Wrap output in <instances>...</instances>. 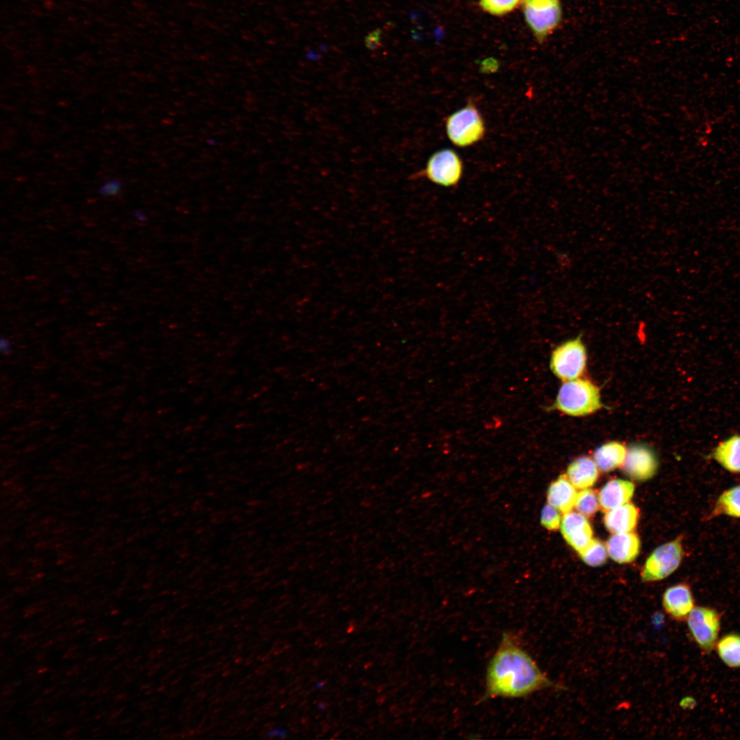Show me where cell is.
Listing matches in <instances>:
<instances>
[{
    "label": "cell",
    "mask_w": 740,
    "mask_h": 740,
    "mask_svg": "<svg viewBox=\"0 0 740 740\" xmlns=\"http://www.w3.org/2000/svg\"><path fill=\"white\" fill-rule=\"evenodd\" d=\"M555 687L515 635L504 632L486 667L483 698H522Z\"/></svg>",
    "instance_id": "1"
},
{
    "label": "cell",
    "mask_w": 740,
    "mask_h": 740,
    "mask_svg": "<svg viewBox=\"0 0 740 740\" xmlns=\"http://www.w3.org/2000/svg\"><path fill=\"white\" fill-rule=\"evenodd\" d=\"M602 406L598 388L588 380L577 378L563 383L552 408L578 417L593 413Z\"/></svg>",
    "instance_id": "2"
},
{
    "label": "cell",
    "mask_w": 740,
    "mask_h": 740,
    "mask_svg": "<svg viewBox=\"0 0 740 740\" xmlns=\"http://www.w3.org/2000/svg\"><path fill=\"white\" fill-rule=\"evenodd\" d=\"M445 127L449 139L458 147H467L478 142L485 132L482 117L471 103L449 116Z\"/></svg>",
    "instance_id": "3"
},
{
    "label": "cell",
    "mask_w": 740,
    "mask_h": 740,
    "mask_svg": "<svg viewBox=\"0 0 740 740\" xmlns=\"http://www.w3.org/2000/svg\"><path fill=\"white\" fill-rule=\"evenodd\" d=\"M686 622L691 640L703 654L715 650L721 630V615L717 609L696 606Z\"/></svg>",
    "instance_id": "4"
},
{
    "label": "cell",
    "mask_w": 740,
    "mask_h": 740,
    "mask_svg": "<svg viewBox=\"0 0 740 740\" xmlns=\"http://www.w3.org/2000/svg\"><path fill=\"white\" fill-rule=\"evenodd\" d=\"M683 536L656 547L648 558L641 571L643 582L659 581L672 574L680 565L684 556Z\"/></svg>",
    "instance_id": "5"
},
{
    "label": "cell",
    "mask_w": 740,
    "mask_h": 740,
    "mask_svg": "<svg viewBox=\"0 0 740 740\" xmlns=\"http://www.w3.org/2000/svg\"><path fill=\"white\" fill-rule=\"evenodd\" d=\"M586 362V349L580 335L553 351L550 368L556 376L565 382L579 378L585 369Z\"/></svg>",
    "instance_id": "6"
},
{
    "label": "cell",
    "mask_w": 740,
    "mask_h": 740,
    "mask_svg": "<svg viewBox=\"0 0 740 740\" xmlns=\"http://www.w3.org/2000/svg\"><path fill=\"white\" fill-rule=\"evenodd\" d=\"M523 12L527 23L540 40L557 27L562 16L558 0H524Z\"/></svg>",
    "instance_id": "7"
},
{
    "label": "cell",
    "mask_w": 740,
    "mask_h": 740,
    "mask_svg": "<svg viewBox=\"0 0 740 740\" xmlns=\"http://www.w3.org/2000/svg\"><path fill=\"white\" fill-rule=\"evenodd\" d=\"M462 173V161L458 155L449 149H443L432 154L424 170L428 180L443 186L456 185Z\"/></svg>",
    "instance_id": "8"
},
{
    "label": "cell",
    "mask_w": 740,
    "mask_h": 740,
    "mask_svg": "<svg viewBox=\"0 0 740 740\" xmlns=\"http://www.w3.org/2000/svg\"><path fill=\"white\" fill-rule=\"evenodd\" d=\"M658 459L652 449L643 444L632 445L627 449L622 465L623 471L636 480H646L656 473Z\"/></svg>",
    "instance_id": "9"
},
{
    "label": "cell",
    "mask_w": 740,
    "mask_h": 740,
    "mask_svg": "<svg viewBox=\"0 0 740 740\" xmlns=\"http://www.w3.org/2000/svg\"><path fill=\"white\" fill-rule=\"evenodd\" d=\"M666 614L673 620L686 621L695 606L693 591L687 582H679L668 587L662 599Z\"/></svg>",
    "instance_id": "10"
},
{
    "label": "cell",
    "mask_w": 740,
    "mask_h": 740,
    "mask_svg": "<svg viewBox=\"0 0 740 740\" xmlns=\"http://www.w3.org/2000/svg\"><path fill=\"white\" fill-rule=\"evenodd\" d=\"M561 533L575 550L581 552L593 539V530L585 516L570 511L564 514L560 523Z\"/></svg>",
    "instance_id": "11"
},
{
    "label": "cell",
    "mask_w": 740,
    "mask_h": 740,
    "mask_svg": "<svg viewBox=\"0 0 740 740\" xmlns=\"http://www.w3.org/2000/svg\"><path fill=\"white\" fill-rule=\"evenodd\" d=\"M726 471L740 474V434H734L719 442L706 456Z\"/></svg>",
    "instance_id": "12"
},
{
    "label": "cell",
    "mask_w": 740,
    "mask_h": 740,
    "mask_svg": "<svg viewBox=\"0 0 740 740\" xmlns=\"http://www.w3.org/2000/svg\"><path fill=\"white\" fill-rule=\"evenodd\" d=\"M606 547L610 557L619 563L634 560L639 553L641 543L632 532L614 533L608 539Z\"/></svg>",
    "instance_id": "13"
},
{
    "label": "cell",
    "mask_w": 740,
    "mask_h": 740,
    "mask_svg": "<svg viewBox=\"0 0 740 740\" xmlns=\"http://www.w3.org/2000/svg\"><path fill=\"white\" fill-rule=\"evenodd\" d=\"M634 491V484L628 480L615 479L608 481L599 493L601 509L606 512L628 503Z\"/></svg>",
    "instance_id": "14"
},
{
    "label": "cell",
    "mask_w": 740,
    "mask_h": 740,
    "mask_svg": "<svg viewBox=\"0 0 740 740\" xmlns=\"http://www.w3.org/2000/svg\"><path fill=\"white\" fill-rule=\"evenodd\" d=\"M639 517V509L632 503H626L606 512L604 523L613 533L632 532Z\"/></svg>",
    "instance_id": "15"
},
{
    "label": "cell",
    "mask_w": 740,
    "mask_h": 740,
    "mask_svg": "<svg viewBox=\"0 0 740 740\" xmlns=\"http://www.w3.org/2000/svg\"><path fill=\"white\" fill-rule=\"evenodd\" d=\"M577 494L567 475L562 474L550 485L547 498L548 504L565 514L575 506Z\"/></svg>",
    "instance_id": "16"
},
{
    "label": "cell",
    "mask_w": 740,
    "mask_h": 740,
    "mask_svg": "<svg viewBox=\"0 0 740 740\" xmlns=\"http://www.w3.org/2000/svg\"><path fill=\"white\" fill-rule=\"evenodd\" d=\"M722 516L740 519V484L723 491L703 520L708 521Z\"/></svg>",
    "instance_id": "17"
},
{
    "label": "cell",
    "mask_w": 740,
    "mask_h": 740,
    "mask_svg": "<svg viewBox=\"0 0 740 740\" xmlns=\"http://www.w3.org/2000/svg\"><path fill=\"white\" fill-rule=\"evenodd\" d=\"M567 476L574 487L585 489L593 486L598 478V468L587 456L574 460L568 467Z\"/></svg>",
    "instance_id": "18"
},
{
    "label": "cell",
    "mask_w": 740,
    "mask_h": 740,
    "mask_svg": "<svg viewBox=\"0 0 740 740\" xmlns=\"http://www.w3.org/2000/svg\"><path fill=\"white\" fill-rule=\"evenodd\" d=\"M626 452L627 449L622 443L612 441L598 447L593 454V460L600 471L608 472L622 466Z\"/></svg>",
    "instance_id": "19"
},
{
    "label": "cell",
    "mask_w": 740,
    "mask_h": 740,
    "mask_svg": "<svg viewBox=\"0 0 740 740\" xmlns=\"http://www.w3.org/2000/svg\"><path fill=\"white\" fill-rule=\"evenodd\" d=\"M715 650L720 660L730 668H740V634L730 632L719 638Z\"/></svg>",
    "instance_id": "20"
},
{
    "label": "cell",
    "mask_w": 740,
    "mask_h": 740,
    "mask_svg": "<svg viewBox=\"0 0 740 740\" xmlns=\"http://www.w3.org/2000/svg\"><path fill=\"white\" fill-rule=\"evenodd\" d=\"M606 545L599 539H593L588 545L579 552L582 560L587 565L597 567L603 565L607 559Z\"/></svg>",
    "instance_id": "21"
},
{
    "label": "cell",
    "mask_w": 740,
    "mask_h": 740,
    "mask_svg": "<svg viewBox=\"0 0 740 740\" xmlns=\"http://www.w3.org/2000/svg\"><path fill=\"white\" fill-rule=\"evenodd\" d=\"M599 498L596 493L590 489H585L577 494L575 506L578 513L585 517L593 515L599 508Z\"/></svg>",
    "instance_id": "22"
},
{
    "label": "cell",
    "mask_w": 740,
    "mask_h": 740,
    "mask_svg": "<svg viewBox=\"0 0 740 740\" xmlns=\"http://www.w3.org/2000/svg\"><path fill=\"white\" fill-rule=\"evenodd\" d=\"M521 0H480L482 9L493 15L505 14L514 10Z\"/></svg>",
    "instance_id": "23"
},
{
    "label": "cell",
    "mask_w": 740,
    "mask_h": 740,
    "mask_svg": "<svg viewBox=\"0 0 740 740\" xmlns=\"http://www.w3.org/2000/svg\"><path fill=\"white\" fill-rule=\"evenodd\" d=\"M541 523L549 530H558L561 523L559 511L550 504L545 505L541 511Z\"/></svg>",
    "instance_id": "24"
},
{
    "label": "cell",
    "mask_w": 740,
    "mask_h": 740,
    "mask_svg": "<svg viewBox=\"0 0 740 740\" xmlns=\"http://www.w3.org/2000/svg\"><path fill=\"white\" fill-rule=\"evenodd\" d=\"M122 188V182L116 178H112L100 186L99 193L103 197H115L121 193Z\"/></svg>",
    "instance_id": "25"
},
{
    "label": "cell",
    "mask_w": 740,
    "mask_h": 740,
    "mask_svg": "<svg viewBox=\"0 0 740 740\" xmlns=\"http://www.w3.org/2000/svg\"><path fill=\"white\" fill-rule=\"evenodd\" d=\"M382 32L380 29H376L370 32L365 38V43L369 50L377 49L381 43Z\"/></svg>",
    "instance_id": "26"
},
{
    "label": "cell",
    "mask_w": 740,
    "mask_h": 740,
    "mask_svg": "<svg viewBox=\"0 0 740 740\" xmlns=\"http://www.w3.org/2000/svg\"><path fill=\"white\" fill-rule=\"evenodd\" d=\"M267 735H268V736L280 737L281 735H285V731L283 729H281V728H273V729L270 730L268 732Z\"/></svg>",
    "instance_id": "27"
},
{
    "label": "cell",
    "mask_w": 740,
    "mask_h": 740,
    "mask_svg": "<svg viewBox=\"0 0 740 740\" xmlns=\"http://www.w3.org/2000/svg\"><path fill=\"white\" fill-rule=\"evenodd\" d=\"M134 216H135V217H136V218H137V219H138V220H143V219H144V218H143V214L142 213L139 212H135V213H134Z\"/></svg>",
    "instance_id": "28"
}]
</instances>
